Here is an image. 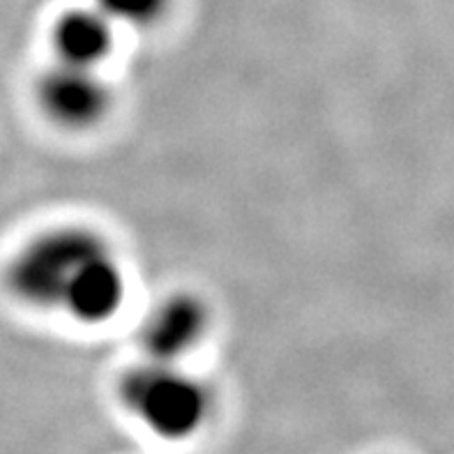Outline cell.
Listing matches in <instances>:
<instances>
[{
  "instance_id": "obj_4",
  "label": "cell",
  "mask_w": 454,
  "mask_h": 454,
  "mask_svg": "<svg viewBox=\"0 0 454 454\" xmlns=\"http://www.w3.org/2000/svg\"><path fill=\"white\" fill-rule=\"evenodd\" d=\"M213 330V309L194 291L164 295L144 318L138 340L148 360L183 363Z\"/></svg>"
},
{
  "instance_id": "obj_2",
  "label": "cell",
  "mask_w": 454,
  "mask_h": 454,
  "mask_svg": "<svg viewBox=\"0 0 454 454\" xmlns=\"http://www.w3.org/2000/svg\"><path fill=\"white\" fill-rule=\"evenodd\" d=\"M111 242L88 226H53L14 252L5 268V284L21 305L37 311H63L81 272Z\"/></svg>"
},
{
  "instance_id": "obj_3",
  "label": "cell",
  "mask_w": 454,
  "mask_h": 454,
  "mask_svg": "<svg viewBox=\"0 0 454 454\" xmlns=\"http://www.w3.org/2000/svg\"><path fill=\"white\" fill-rule=\"evenodd\" d=\"M35 99L46 121L65 132H90L109 118L115 95L102 69L56 60L35 83Z\"/></svg>"
},
{
  "instance_id": "obj_6",
  "label": "cell",
  "mask_w": 454,
  "mask_h": 454,
  "mask_svg": "<svg viewBox=\"0 0 454 454\" xmlns=\"http://www.w3.org/2000/svg\"><path fill=\"white\" fill-rule=\"evenodd\" d=\"M115 26L98 7L63 12L51 28V46L58 63L102 69L115 49Z\"/></svg>"
},
{
  "instance_id": "obj_1",
  "label": "cell",
  "mask_w": 454,
  "mask_h": 454,
  "mask_svg": "<svg viewBox=\"0 0 454 454\" xmlns=\"http://www.w3.org/2000/svg\"><path fill=\"white\" fill-rule=\"evenodd\" d=\"M118 397L145 432L167 443L196 438L215 413L213 390L183 363L144 357L121 379Z\"/></svg>"
},
{
  "instance_id": "obj_7",
  "label": "cell",
  "mask_w": 454,
  "mask_h": 454,
  "mask_svg": "<svg viewBox=\"0 0 454 454\" xmlns=\"http://www.w3.org/2000/svg\"><path fill=\"white\" fill-rule=\"evenodd\" d=\"M92 5L98 7L115 28L150 30L167 19L171 0H95Z\"/></svg>"
},
{
  "instance_id": "obj_5",
  "label": "cell",
  "mask_w": 454,
  "mask_h": 454,
  "mask_svg": "<svg viewBox=\"0 0 454 454\" xmlns=\"http://www.w3.org/2000/svg\"><path fill=\"white\" fill-rule=\"evenodd\" d=\"M127 295H129V279L125 265L114 247H106L81 272L60 314L83 328H99L121 314Z\"/></svg>"
}]
</instances>
